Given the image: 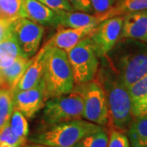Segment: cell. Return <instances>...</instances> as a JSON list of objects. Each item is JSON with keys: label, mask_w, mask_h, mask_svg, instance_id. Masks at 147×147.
Returning a JSON list of instances; mask_svg holds the SVG:
<instances>
[{"label": "cell", "mask_w": 147, "mask_h": 147, "mask_svg": "<svg viewBox=\"0 0 147 147\" xmlns=\"http://www.w3.org/2000/svg\"><path fill=\"white\" fill-rule=\"evenodd\" d=\"M99 61L94 79L100 84L106 96L109 110L107 127L125 132L134 119L128 89L110 67L105 57L99 58Z\"/></svg>", "instance_id": "obj_1"}, {"label": "cell", "mask_w": 147, "mask_h": 147, "mask_svg": "<svg viewBox=\"0 0 147 147\" xmlns=\"http://www.w3.org/2000/svg\"><path fill=\"white\" fill-rule=\"evenodd\" d=\"M105 57L127 89L147 74L146 42L120 38Z\"/></svg>", "instance_id": "obj_2"}, {"label": "cell", "mask_w": 147, "mask_h": 147, "mask_svg": "<svg viewBox=\"0 0 147 147\" xmlns=\"http://www.w3.org/2000/svg\"><path fill=\"white\" fill-rule=\"evenodd\" d=\"M42 78L46 100L69 93L74 89L73 73L65 50L52 46L47 47L43 56Z\"/></svg>", "instance_id": "obj_3"}, {"label": "cell", "mask_w": 147, "mask_h": 147, "mask_svg": "<svg viewBox=\"0 0 147 147\" xmlns=\"http://www.w3.org/2000/svg\"><path fill=\"white\" fill-rule=\"evenodd\" d=\"M104 129L105 127L89 121L76 119L44 127L29 141L49 147H74L87 135Z\"/></svg>", "instance_id": "obj_4"}, {"label": "cell", "mask_w": 147, "mask_h": 147, "mask_svg": "<svg viewBox=\"0 0 147 147\" xmlns=\"http://www.w3.org/2000/svg\"><path fill=\"white\" fill-rule=\"evenodd\" d=\"M84 100L81 94L74 88L66 94L53 96L45 101L42 115L44 127L64 122L82 119Z\"/></svg>", "instance_id": "obj_5"}, {"label": "cell", "mask_w": 147, "mask_h": 147, "mask_svg": "<svg viewBox=\"0 0 147 147\" xmlns=\"http://www.w3.org/2000/svg\"><path fill=\"white\" fill-rule=\"evenodd\" d=\"M65 52L73 73L74 85H81L94 79L100 61L89 36Z\"/></svg>", "instance_id": "obj_6"}, {"label": "cell", "mask_w": 147, "mask_h": 147, "mask_svg": "<svg viewBox=\"0 0 147 147\" xmlns=\"http://www.w3.org/2000/svg\"><path fill=\"white\" fill-rule=\"evenodd\" d=\"M74 88L77 90L83 97V118L100 126H108V103L100 84L93 79L86 84L74 85Z\"/></svg>", "instance_id": "obj_7"}, {"label": "cell", "mask_w": 147, "mask_h": 147, "mask_svg": "<svg viewBox=\"0 0 147 147\" xmlns=\"http://www.w3.org/2000/svg\"><path fill=\"white\" fill-rule=\"evenodd\" d=\"M11 34L19 46L21 56L32 58L38 50L44 34V26L26 17H21L11 21Z\"/></svg>", "instance_id": "obj_8"}, {"label": "cell", "mask_w": 147, "mask_h": 147, "mask_svg": "<svg viewBox=\"0 0 147 147\" xmlns=\"http://www.w3.org/2000/svg\"><path fill=\"white\" fill-rule=\"evenodd\" d=\"M123 16L107 18L95 27L89 38L98 57H105L120 38Z\"/></svg>", "instance_id": "obj_9"}, {"label": "cell", "mask_w": 147, "mask_h": 147, "mask_svg": "<svg viewBox=\"0 0 147 147\" xmlns=\"http://www.w3.org/2000/svg\"><path fill=\"white\" fill-rule=\"evenodd\" d=\"M46 101L42 78L36 86L27 90L13 92V108L26 119H32L43 108Z\"/></svg>", "instance_id": "obj_10"}, {"label": "cell", "mask_w": 147, "mask_h": 147, "mask_svg": "<svg viewBox=\"0 0 147 147\" xmlns=\"http://www.w3.org/2000/svg\"><path fill=\"white\" fill-rule=\"evenodd\" d=\"M120 38L147 42V9L123 16Z\"/></svg>", "instance_id": "obj_11"}, {"label": "cell", "mask_w": 147, "mask_h": 147, "mask_svg": "<svg viewBox=\"0 0 147 147\" xmlns=\"http://www.w3.org/2000/svg\"><path fill=\"white\" fill-rule=\"evenodd\" d=\"M26 17L42 26L59 27V16L38 0H24Z\"/></svg>", "instance_id": "obj_12"}, {"label": "cell", "mask_w": 147, "mask_h": 147, "mask_svg": "<svg viewBox=\"0 0 147 147\" xmlns=\"http://www.w3.org/2000/svg\"><path fill=\"white\" fill-rule=\"evenodd\" d=\"M49 46V42H47L42 49L32 57L30 63L22 74L19 82L13 90V92L30 89L39 83L42 76L43 56Z\"/></svg>", "instance_id": "obj_13"}, {"label": "cell", "mask_w": 147, "mask_h": 147, "mask_svg": "<svg viewBox=\"0 0 147 147\" xmlns=\"http://www.w3.org/2000/svg\"><path fill=\"white\" fill-rule=\"evenodd\" d=\"M96 27V26H95ZM95 27H84V28H67L61 27L59 29L55 35L48 41L52 47L67 51L75 46L83 38L89 36Z\"/></svg>", "instance_id": "obj_14"}, {"label": "cell", "mask_w": 147, "mask_h": 147, "mask_svg": "<svg viewBox=\"0 0 147 147\" xmlns=\"http://www.w3.org/2000/svg\"><path fill=\"white\" fill-rule=\"evenodd\" d=\"M59 27L84 28L96 26L101 21L100 16L78 11H58Z\"/></svg>", "instance_id": "obj_15"}, {"label": "cell", "mask_w": 147, "mask_h": 147, "mask_svg": "<svg viewBox=\"0 0 147 147\" xmlns=\"http://www.w3.org/2000/svg\"><path fill=\"white\" fill-rule=\"evenodd\" d=\"M133 118L147 115V74L128 88Z\"/></svg>", "instance_id": "obj_16"}, {"label": "cell", "mask_w": 147, "mask_h": 147, "mask_svg": "<svg viewBox=\"0 0 147 147\" xmlns=\"http://www.w3.org/2000/svg\"><path fill=\"white\" fill-rule=\"evenodd\" d=\"M31 59L32 58L26 59L22 56H19L10 66L4 69H0V73L5 81L7 88L13 92L22 74L30 63Z\"/></svg>", "instance_id": "obj_17"}, {"label": "cell", "mask_w": 147, "mask_h": 147, "mask_svg": "<svg viewBox=\"0 0 147 147\" xmlns=\"http://www.w3.org/2000/svg\"><path fill=\"white\" fill-rule=\"evenodd\" d=\"M127 132L131 147H147V115L135 118Z\"/></svg>", "instance_id": "obj_18"}, {"label": "cell", "mask_w": 147, "mask_h": 147, "mask_svg": "<svg viewBox=\"0 0 147 147\" xmlns=\"http://www.w3.org/2000/svg\"><path fill=\"white\" fill-rule=\"evenodd\" d=\"M19 56H21L20 48L10 31L0 42V69L10 66Z\"/></svg>", "instance_id": "obj_19"}, {"label": "cell", "mask_w": 147, "mask_h": 147, "mask_svg": "<svg viewBox=\"0 0 147 147\" xmlns=\"http://www.w3.org/2000/svg\"><path fill=\"white\" fill-rule=\"evenodd\" d=\"M146 9L147 0H117L112 8L100 17L101 21H104L110 17L124 16L130 12Z\"/></svg>", "instance_id": "obj_20"}, {"label": "cell", "mask_w": 147, "mask_h": 147, "mask_svg": "<svg viewBox=\"0 0 147 147\" xmlns=\"http://www.w3.org/2000/svg\"><path fill=\"white\" fill-rule=\"evenodd\" d=\"M26 17L24 0H0V19L13 21Z\"/></svg>", "instance_id": "obj_21"}, {"label": "cell", "mask_w": 147, "mask_h": 147, "mask_svg": "<svg viewBox=\"0 0 147 147\" xmlns=\"http://www.w3.org/2000/svg\"><path fill=\"white\" fill-rule=\"evenodd\" d=\"M13 92L9 88L0 89V129L9 123L13 112Z\"/></svg>", "instance_id": "obj_22"}, {"label": "cell", "mask_w": 147, "mask_h": 147, "mask_svg": "<svg viewBox=\"0 0 147 147\" xmlns=\"http://www.w3.org/2000/svg\"><path fill=\"white\" fill-rule=\"evenodd\" d=\"M11 130L20 139L26 142L30 132L27 119L23 114L16 110H13L9 121Z\"/></svg>", "instance_id": "obj_23"}, {"label": "cell", "mask_w": 147, "mask_h": 147, "mask_svg": "<svg viewBox=\"0 0 147 147\" xmlns=\"http://www.w3.org/2000/svg\"><path fill=\"white\" fill-rule=\"evenodd\" d=\"M108 131L106 129L96 131L82 138L74 147H107Z\"/></svg>", "instance_id": "obj_24"}, {"label": "cell", "mask_w": 147, "mask_h": 147, "mask_svg": "<svg viewBox=\"0 0 147 147\" xmlns=\"http://www.w3.org/2000/svg\"><path fill=\"white\" fill-rule=\"evenodd\" d=\"M26 143L11 131L9 123L0 129V147H23Z\"/></svg>", "instance_id": "obj_25"}, {"label": "cell", "mask_w": 147, "mask_h": 147, "mask_svg": "<svg viewBox=\"0 0 147 147\" xmlns=\"http://www.w3.org/2000/svg\"><path fill=\"white\" fill-rule=\"evenodd\" d=\"M107 147H130L129 139L123 131L110 128Z\"/></svg>", "instance_id": "obj_26"}, {"label": "cell", "mask_w": 147, "mask_h": 147, "mask_svg": "<svg viewBox=\"0 0 147 147\" xmlns=\"http://www.w3.org/2000/svg\"><path fill=\"white\" fill-rule=\"evenodd\" d=\"M117 0H90L95 15L101 16L110 11Z\"/></svg>", "instance_id": "obj_27"}, {"label": "cell", "mask_w": 147, "mask_h": 147, "mask_svg": "<svg viewBox=\"0 0 147 147\" xmlns=\"http://www.w3.org/2000/svg\"><path fill=\"white\" fill-rule=\"evenodd\" d=\"M38 1L57 12L62 11H74L69 0H38Z\"/></svg>", "instance_id": "obj_28"}, {"label": "cell", "mask_w": 147, "mask_h": 147, "mask_svg": "<svg viewBox=\"0 0 147 147\" xmlns=\"http://www.w3.org/2000/svg\"><path fill=\"white\" fill-rule=\"evenodd\" d=\"M74 11H83L90 14H94L90 0H69Z\"/></svg>", "instance_id": "obj_29"}, {"label": "cell", "mask_w": 147, "mask_h": 147, "mask_svg": "<svg viewBox=\"0 0 147 147\" xmlns=\"http://www.w3.org/2000/svg\"><path fill=\"white\" fill-rule=\"evenodd\" d=\"M11 21L0 19V42L10 33V25Z\"/></svg>", "instance_id": "obj_30"}, {"label": "cell", "mask_w": 147, "mask_h": 147, "mask_svg": "<svg viewBox=\"0 0 147 147\" xmlns=\"http://www.w3.org/2000/svg\"><path fill=\"white\" fill-rule=\"evenodd\" d=\"M1 88H7V85H6L5 81H4L3 78L2 74L0 73V89H1Z\"/></svg>", "instance_id": "obj_31"}, {"label": "cell", "mask_w": 147, "mask_h": 147, "mask_svg": "<svg viewBox=\"0 0 147 147\" xmlns=\"http://www.w3.org/2000/svg\"><path fill=\"white\" fill-rule=\"evenodd\" d=\"M23 147H49L47 146H43L41 144H37V143H34V144H30V145H25Z\"/></svg>", "instance_id": "obj_32"}]
</instances>
